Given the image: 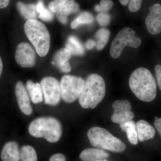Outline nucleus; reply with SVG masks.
I'll use <instances>...</instances> for the list:
<instances>
[{
    "label": "nucleus",
    "mask_w": 161,
    "mask_h": 161,
    "mask_svg": "<svg viewBox=\"0 0 161 161\" xmlns=\"http://www.w3.org/2000/svg\"><path fill=\"white\" fill-rule=\"evenodd\" d=\"M129 85L133 94L140 100L150 102L157 95V85L153 75L145 68H139L130 76Z\"/></svg>",
    "instance_id": "nucleus-1"
},
{
    "label": "nucleus",
    "mask_w": 161,
    "mask_h": 161,
    "mask_svg": "<svg viewBox=\"0 0 161 161\" xmlns=\"http://www.w3.org/2000/svg\"><path fill=\"white\" fill-rule=\"evenodd\" d=\"M105 94L106 84L103 78L98 74H92L85 81L78 101L83 108L93 109L103 100Z\"/></svg>",
    "instance_id": "nucleus-2"
},
{
    "label": "nucleus",
    "mask_w": 161,
    "mask_h": 161,
    "mask_svg": "<svg viewBox=\"0 0 161 161\" xmlns=\"http://www.w3.org/2000/svg\"><path fill=\"white\" fill-rule=\"evenodd\" d=\"M28 131L32 136L43 138L50 143L60 140L62 133L61 124L57 119L52 117H40L30 124Z\"/></svg>",
    "instance_id": "nucleus-3"
},
{
    "label": "nucleus",
    "mask_w": 161,
    "mask_h": 161,
    "mask_svg": "<svg viewBox=\"0 0 161 161\" xmlns=\"http://www.w3.org/2000/svg\"><path fill=\"white\" fill-rule=\"evenodd\" d=\"M24 31L38 54L44 57L49 52L50 35L43 23L36 19L27 20L24 24Z\"/></svg>",
    "instance_id": "nucleus-4"
},
{
    "label": "nucleus",
    "mask_w": 161,
    "mask_h": 161,
    "mask_svg": "<svg viewBox=\"0 0 161 161\" xmlns=\"http://www.w3.org/2000/svg\"><path fill=\"white\" fill-rule=\"evenodd\" d=\"M91 145L102 150L114 153L124 152L126 148L125 144L103 128L94 127L87 132Z\"/></svg>",
    "instance_id": "nucleus-5"
},
{
    "label": "nucleus",
    "mask_w": 161,
    "mask_h": 161,
    "mask_svg": "<svg viewBox=\"0 0 161 161\" xmlns=\"http://www.w3.org/2000/svg\"><path fill=\"white\" fill-rule=\"evenodd\" d=\"M142 41L140 38L135 36V31L130 27L122 29L112 41L110 55L112 58H119L125 47L137 48L140 46Z\"/></svg>",
    "instance_id": "nucleus-6"
},
{
    "label": "nucleus",
    "mask_w": 161,
    "mask_h": 161,
    "mask_svg": "<svg viewBox=\"0 0 161 161\" xmlns=\"http://www.w3.org/2000/svg\"><path fill=\"white\" fill-rule=\"evenodd\" d=\"M61 98L67 103H72L79 98L83 90V78L70 75L63 76L60 80Z\"/></svg>",
    "instance_id": "nucleus-7"
},
{
    "label": "nucleus",
    "mask_w": 161,
    "mask_h": 161,
    "mask_svg": "<svg viewBox=\"0 0 161 161\" xmlns=\"http://www.w3.org/2000/svg\"><path fill=\"white\" fill-rule=\"evenodd\" d=\"M44 103L50 106H56L60 102L61 98V89L60 82L56 78L46 77L40 82Z\"/></svg>",
    "instance_id": "nucleus-8"
},
{
    "label": "nucleus",
    "mask_w": 161,
    "mask_h": 161,
    "mask_svg": "<svg viewBox=\"0 0 161 161\" xmlns=\"http://www.w3.org/2000/svg\"><path fill=\"white\" fill-rule=\"evenodd\" d=\"M113 115L111 119L115 123L123 124L132 120L135 115L131 111L132 106L129 101L116 100L112 104Z\"/></svg>",
    "instance_id": "nucleus-9"
},
{
    "label": "nucleus",
    "mask_w": 161,
    "mask_h": 161,
    "mask_svg": "<svg viewBox=\"0 0 161 161\" xmlns=\"http://www.w3.org/2000/svg\"><path fill=\"white\" fill-rule=\"evenodd\" d=\"M15 59L17 63L22 67H32L36 63L35 51L29 43H20L17 47Z\"/></svg>",
    "instance_id": "nucleus-10"
},
{
    "label": "nucleus",
    "mask_w": 161,
    "mask_h": 161,
    "mask_svg": "<svg viewBox=\"0 0 161 161\" xmlns=\"http://www.w3.org/2000/svg\"><path fill=\"white\" fill-rule=\"evenodd\" d=\"M147 30L151 34L155 35L161 32V5L154 4L150 8L146 19Z\"/></svg>",
    "instance_id": "nucleus-11"
},
{
    "label": "nucleus",
    "mask_w": 161,
    "mask_h": 161,
    "mask_svg": "<svg viewBox=\"0 0 161 161\" xmlns=\"http://www.w3.org/2000/svg\"><path fill=\"white\" fill-rule=\"evenodd\" d=\"M15 93L20 111L25 115H30L33 111L31 104L30 98L26 87L22 81L17 82L15 87Z\"/></svg>",
    "instance_id": "nucleus-12"
},
{
    "label": "nucleus",
    "mask_w": 161,
    "mask_h": 161,
    "mask_svg": "<svg viewBox=\"0 0 161 161\" xmlns=\"http://www.w3.org/2000/svg\"><path fill=\"white\" fill-rule=\"evenodd\" d=\"M71 55L69 51L65 47L61 48L55 53L52 63L62 73H69L71 67L69 60L71 58Z\"/></svg>",
    "instance_id": "nucleus-13"
},
{
    "label": "nucleus",
    "mask_w": 161,
    "mask_h": 161,
    "mask_svg": "<svg viewBox=\"0 0 161 161\" xmlns=\"http://www.w3.org/2000/svg\"><path fill=\"white\" fill-rule=\"evenodd\" d=\"M1 158L2 161H20V150L18 143L10 141L5 144L1 152Z\"/></svg>",
    "instance_id": "nucleus-14"
},
{
    "label": "nucleus",
    "mask_w": 161,
    "mask_h": 161,
    "mask_svg": "<svg viewBox=\"0 0 161 161\" xmlns=\"http://www.w3.org/2000/svg\"><path fill=\"white\" fill-rule=\"evenodd\" d=\"M137 137L140 142H143L153 139L155 136V129L148 122L140 120L136 124Z\"/></svg>",
    "instance_id": "nucleus-15"
},
{
    "label": "nucleus",
    "mask_w": 161,
    "mask_h": 161,
    "mask_svg": "<svg viewBox=\"0 0 161 161\" xmlns=\"http://www.w3.org/2000/svg\"><path fill=\"white\" fill-rule=\"evenodd\" d=\"M109 154L106 151L99 148H87L80 154L82 161H98L108 158Z\"/></svg>",
    "instance_id": "nucleus-16"
},
{
    "label": "nucleus",
    "mask_w": 161,
    "mask_h": 161,
    "mask_svg": "<svg viewBox=\"0 0 161 161\" xmlns=\"http://www.w3.org/2000/svg\"><path fill=\"white\" fill-rule=\"evenodd\" d=\"M79 9V5L75 0H68L62 8L56 13L59 22L63 24L67 23V17L70 14L77 12Z\"/></svg>",
    "instance_id": "nucleus-17"
},
{
    "label": "nucleus",
    "mask_w": 161,
    "mask_h": 161,
    "mask_svg": "<svg viewBox=\"0 0 161 161\" xmlns=\"http://www.w3.org/2000/svg\"><path fill=\"white\" fill-rule=\"evenodd\" d=\"M26 88L33 103L38 104L43 102V93L40 84L38 82L34 83L31 80H28Z\"/></svg>",
    "instance_id": "nucleus-18"
},
{
    "label": "nucleus",
    "mask_w": 161,
    "mask_h": 161,
    "mask_svg": "<svg viewBox=\"0 0 161 161\" xmlns=\"http://www.w3.org/2000/svg\"><path fill=\"white\" fill-rule=\"evenodd\" d=\"M119 127L122 131L126 133L127 138L130 143L133 145H137L138 140L135 122L132 120L130 121L125 123L121 124Z\"/></svg>",
    "instance_id": "nucleus-19"
},
{
    "label": "nucleus",
    "mask_w": 161,
    "mask_h": 161,
    "mask_svg": "<svg viewBox=\"0 0 161 161\" xmlns=\"http://www.w3.org/2000/svg\"><path fill=\"white\" fill-rule=\"evenodd\" d=\"M17 6L20 14L25 19L27 20L36 19V5L34 4H26L19 2Z\"/></svg>",
    "instance_id": "nucleus-20"
},
{
    "label": "nucleus",
    "mask_w": 161,
    "mask_h": 161,
    "mask_svg": "<svg viewBox=\"0 0 161 161\" xmlns=\"http://www.w3.org/2000/svg\"><path fill=\"white\" fill-rule=\"evenodd\" d=\"M65 48L69 51L72 55L80 56L85 53L84 47L77 37L71 36L69 37Z\"/></svg>",
    "instance_id": "nucleus-21"
},
{
    "label": "nucleus",
    "mask_w": 161,
    "mask_h": 161,
    "mask_svg": "<svg viewBox=\"0 0 161 161\" xmlns=\"http://www.w3.org/2000/svg\"><path fill=\"white\" fill-rule=\"evenodd\" d=\"M20 158L22 161H37L38 156L34 148L29 145H25L20 150Z\"/></svg>",
    "instance_id": "nucleus-22"
},
{
    "label": "nucleus",
    "mask_w": 161,
    "mask_h": 161,
    "mask_svg": "<svg viewBox=\"0 0 161 161\" xmlns=\"http://www.w3.org/2000/svg\"><path fill=\"white\" fill-rule=\"evenodd\" d=\"M94 20V17L92 14L88 12H83L73 21L71 27L72 29H75L80 25L91 24Z\"/></svg>",
    "instance_id": "nucleus-23"
},
{
    "label": "nucleus",
    "mask_w": 161,
    "mask_h": 161,
    "mask_svg": "<svg viewBox=\"0 0 161 161\" xmlns=\"http://www.w3.org/2000/svg\"><path fill=\"white\" fill-rule=\"evenodd\" d=\"M37 12L39 14V17L44 22L52 21L54 18L53 14L50 9L45 8L43 1L39 0L36 5Z\"/></svg>",
    "instance_id": "nucleus-24"
},
{
    "label": "nucleus",
    "mask_w": 161,
    "mask_h": 161,
    "mask_svg": "<svg viewBox=\"0 0 161 161\" xmlns=\"http://www.w3.org/2000/svg\"><path fill=\"white\" fill-rule=\"evenodd\" d=\"M110 35V31L109 30L102 28L96 32L95 37L98 39L96 43V47L98 50L103 49L106 45Z\"/></svg>",
    "instance_id": "nucleus-25"
},
{
    "label": "nucleus",
    "mask_w": 161,
    "mask_h": 161,
    "mask_svg": "<svg viewBox=\"0 0 161 161\" xmlns=\"http://www.w3.org/2000/svg\"><path fill=\"white\" fill-rule=\"evenodd\" d=\"M113 6L112 0H101L100 5L95 6V10L98 12H104L109 10Z\"/></svg>",
    "instance_id": "nucleus-26"
},
{
    "label": "nucleus",
    "mask_w": 161,
    "mask_h": 161,
    "mask_svg": "<svg viewBox=\"0 0 161 161\" xmlns=\"http://www.w3.org/2000/svg\"><path fill=\"white\" fill-rule=\"evenodd\" d=\"M68 0H54L50 2L49 4V9L52 12L57 13Z\"/></svg>",
    "instance_id": "nucleus-27"
},
{
    "label": "nucleus",
    "mask_w": 161,
    "mask_h": 161,
    "mask_svg": "<svg viewBox=\"0 0 161 161\" xmlns=\"http://www.w3.org/2000/svg\"><path fill=\"white\" fill-rule=\"evenodd\" d=\"M97 20L100 26H106L110 23L111 17L108 14L101 13L97 15Z\"/></svg>",
    "instance_id": "nucleus-28"
},
{
    "label": "nucleus",
    "mask_w": 161,
    "mask_h": 161,
    "mask_svg": "<svg viewBox=\"0 0 161 161\" xmlns=\"http://www.w3.org/2000/svg\"><path fill=\"white\" fill-rule=\"evenodd\" d=\"M142 0H130L129 9L130 11L135 12L140 9Z\"/></svg>",
    "instance_id": "nucleus-29"
},
{
    "label": "nucleus",
    "mask_w": 161,
    "mask_h": 161,
    "mask_svg": "<svg viewBox=\"0 0 161 161\" xmlns=\"http://www.w3.org/2000/svg\"><path fill=\"white\" fill-rule=\"evenodd\" d=\"M156 77L157 80L158 84L160 89L161 91V66L159 64L156 65L155 67Z\"/></svg>",
    "instance_id": "nucleus-30"
},
{
    "label": "nucleus",
    "mask_w": 161,
    "mask_h": 161,
    "mask_svg": "<svg viewBox=\"0 0 161 161\" xmlns=\"http://www.w3.org/2000/svg\"><path fill=\"white\" fill-rule=\"evenodd\" d=\"M49 161H66V159L63 154L58 153L52 155L50 158Z\"/></svg>",
    "instance_id": "nucleus-31"
},
{
    "label": "nucleus",
    "mask_w": 161,
    "mask_h": 161,
    "mask_svg": "<svg viewBox=\"0 0 161 161\" xmlns=\"http://www.w3.org/2000/svg\"><path fill=\"white\" fill-rule=\"evenodd\" d=\"M154 124L156 129L158 131L159 134H160L161 137V118H158L156 116Z\"/></svg>",
    "instance_id": "nucleus-32"
},
{
    "label": "nucleus",
    "mask_w": 161,
    "mask_h": 161,
    "mask_svg": "<svg viewBox=\"0 0 161 161\" xmlns=\"http://www.w3.org/2000/svg\"><path fill=\"white\" fill-rule=\"evenodd\" d=\"M96 46V42L94 40H89L87 41L85 44L86 49L91 50Z\"/></svg>",
    "instance_id": "nucleus-33"
},
{
    "label": "nucleus",
    "mask_w": 161,
    "mask_h": 161,
    "mask_svg": "<svg viewBox=\"0 0 161 161\" xmlns=\"http://www.w3.org/2000/svg\"><path fill=\"white\" fill-rule=\"evenodd\" d=\"M10 0H0V9L6 8L9 5Z\"/></svg>",
    "instance_id": "nucleus-34"
},
{
    "label": "nucleus",
    "mask_w": 161,
    "mask_h": 161,
    "mask_svg": "<svg viewBox=\"0 0 161 161\" xmlns=\"http://www.w3.org/2000/svg\"><path fill=\"white\" fill-rule=\"evenodd\" d=\"M3 71V63L2 61V58L0 57V77L2 75V73Z\"/></svg>",
    "instance_id": "nucleus-35"
},
{
    "label": "nucleus",
    "mask_w": 161,
    "mask_h": 161,
    "mask_svg": "<svg viewBox=\"0 0 161 161\" xmlns=\"http://www.w3.org/2000/svg\"><path fill=\"white\" fill-rule=\"evenodd\" d=\"M119 1L123 6H125L129 3V0H119Z\"/></svg>",
    "instance_id": "nucleus-36"
},
{
    "label": "nucleus",
    "mask_w": 161,
    "mask_h": 161,
    "mask_svg": "<svg viewBox=\"0 0 161 161\" xmlns=\"http://www.w3.org/2000/svg\"><path fill=\"white\" fill-rule=\"evenodd\" d=\"M107 161V160H100V161Z\"/></svg>",
    "instance_id": "nucleus-37"
}]
</instances>
